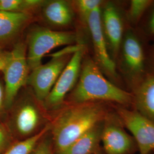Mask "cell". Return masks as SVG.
Returning a JSON list of instances; mask_svg holds the SVG:
<instances>
[{"label":"cell","mask_w":154,"mask_h":154,"mask_svg":"<svg viewBox=\"0 0 154 154\" xmlns=\"http://www.w3.org/2000/svg\"><path fill=\"white\" fill-rule=\"evenodd\" d=\"M132 94V109L154 123V72H149Z\"/></svg>","instance_id":"12"},{"label":"cell","mask_w":154,"mask_h":154,"mask_svg":"<svg viewBox=\"0 0 154 154\" xmlns=\"http://www.w3.org/2000/svg\"><path fill=\"white\" fill-rule=\"evenodd\" d=\"M104 1L101 0H78L75 4L83 22L86 25L90 15L95 9L100 8Z\"/></svg>","instance_id":"21"},{"label":"cell","mask_w":154,"mask_h":154,"mask_svg":"<svg viewBox=\"0 0 154 154\" xmlns=\"http://www.w3.org/2000/svg\"><path fill=\"white\" fill-rule=\"evenodd\" d=\"M71 99L75 104L107 102L131 109L134 102L133 94L108 79L90 57L83 60L78 81Z\"/></svg>","instance_id":"1"},{"label":"cell","mask_w":154,"mask_h":154,"mask_svg":"<svg viewBox=\"0 0 154 154\" xmlns=\"http://www.w3.org/2000/svg\"><path fill=\"white\" fill-rule=\"evenodd\" d=\"M103 122L93 127L70 146L57 154H94L100 147Z\"/></svg>","instance_id":"13"},{"label":"cell","mask_w":154,"mask_h":154,"mask_svg":"<svg viewBox=\"0 0 154 154\" xmlns=\"http://www.w3.org/2000/svg\"><path fill=\"white\" fill-rule=\"evenodd\" d=\"M106 154L105 152H104V151H103V150L102 149H100L95 153V154Z\"/></svg>","instance_id":"27"},{"label":"cell","mask_w":154,"mask_h":154,"mask_svg":"<svg viewBox=\"0 0 154 154\" xmlns=\"http://www.w3.org/2000/svg\"><path fill=\"white\" fill-rule=\"evenodd\" d=\"M100 12L101 7L94 11L90 15L87 23L93 45L95 56L94 60L109 80L117 86L126 89L117 71L116 62L110 55L102 27Z\"/></svg>","instance_id":"5"},{"label":"cell","mask_w":154,"mask_h":154,"mask_svg":"<svg viewBox=\"0 0 154 154\" xmlns=\"http://www.w3.org/2000/svg\"><path fill=\"white\" fill-rule=\"evenodd\" d=\"M49 129V126L46 127L41 131L35 135L14 144L4 154H32L39 140Z\"/></svg>","instance_id":"18"},{"label":"cell","mask_w":154,"mask_h":154,"mask_svg":"<svg viewBox=\"0 0 154 154\" xmlns=\"http://www.w3.org/2000/svg\"><path fill=\"white\" fill-rule=\"evenodd\" d=\"M85 52V47L83 45L72 54L49 94L45 99L46 107L55 109L60 106L66 94L75 87L80 75Z\"/></svg>","instance_id":"11"},{"label":"cell","mask_w":154,"mask_h":154,"mask_svg":"<svg viewBox=\"0 0 154 154\" xmlns=\"http://www.w3.org/2000/svg\"><path fill=\"white\" fill-rule=\"evenodd\" d=\"M149 42L137 28H127L116 63L125 88L131 93L149 73Z\"/></svg>","instance_id":"3"},{"label":"cell","mask_w":154,"mask_h":154,"mask_svg":"<svg viewBox=\"0 0 154 154\" xmlns=\"http://www.w3.org/2000/svg\"><path fill=\"white\" fill-rule=\"evenodd\" d=\"M29 67L26 48L22 43L17 44L11 52L3 70L5 82V103L11 106L20 89L27 82Z\"/></svg>","instance_id":"9"},{"label":"cell","mask_w":154,"mask_h":154,"mask_svg":"<svg viewBox=\"0 0 154 154\" xmlns=\"http://www.w3.org/2000/svg\"><path fill=\"white\" fill-rule=\"evenodd\" d=\"M153 154V152H152V153H151V154Z\"/></svg>","instance_id":"28"},{"label":"cell","mask_w":154,"mask_h":154,"mask_svg":"<svg viewBox=\"0 0 154 154\" xmlns=\"http://www.w3.org/2000/svg\"><path fill=\"white\" fill-rule=\"evenodd\" d=\"M75 40V35L70 32L54 31L45 28L34 30L28 39L26 54L30 70L40 66L42 58L51 50L59 46L72 44Z\"/></svg>","instance_id":"4"},{"label":"cell","mask_w":154,"mask_h":154,"mask_svg":"<svg viewBox=\"0 0 154 154\" xmlns=\"http://www.w3.org/2000/svg\"><path fill=\"white\" fill-rule=\"evenodd\" d=\"M43 2L40 0H0V11L28 13V10L38 7Z\"/></svg>","instance_id":"19"},{"label":"cell","mask_w":154,"mask_h":154,"mask_svg":"<svg viewBox=\"0 0 154 154\" xmlns=\"http://www.w3.org/2000/svg\"><path fill=\"white\" fill-rule=\"evenodd\" d=\"M32 154H51V149L49 142L48 140L41 142L35 148Z\"/></svg>","instance_id":"22"},{"label":"cell","mask_w":154,"mask_h":154,"mask_svg":"<svg viewBox=\"0 0 154 154\" xmlns=\"http://www.w3.org/2000/svg\"><path fill=\"white\" fill-rule=\"evenodd\" d=\"M3 97H4V92H3V88L1 86V84L0 83V109L1 107V105L2 103L3 100Z\"/></svg>","instance_id":"26"},{"label":"cell","mask_w":154,"mask_h":154,"mask_svg":"<svg viewBox=\"0 0 154 154\" xmlns=\"http://www.w3.org/2000/svg\"><path fill=\"white\" fill-rule=\"evenodd\" d=\"M154 2V0H130L125 1V17L127 26L135 29L138 28Z\"/></svg>","instance_id":"16"},{"label":"cell","mask_w":154,"mask_h":154,"mask_svg":"<svg viewBox=\"0 0 154 154\" xmlns=\"http://www.w3.org/2000/svg\"><path fill=\"white\" fill-rule=\"evenodd\" d=\"M101 142L106 154H135L138 151L135 139L127 132L113 107L103 122Z\"/></svg>","instance_id":"7"},{"label":"cell","mask_w":154,"mask_h":154,"mask_svg":"<svg viewBox=\"0 0 154 154\" xmlns=\"http://www.w3.org/2000/svg\"><path fill=\"white\" fill-rule=\"evenodd\" d=\"M44 15L49 22L60 26L67 25L72 20V12L70 6L62 0L49 2L45 8Z\"/></svg>","instance_id":"15"},{"label":"cell","mask_w":154,"mask_h":154,"mask_svg":"<svg viewBox=\"0 0 154 154\" xmlns=\"http://www.w3.org/2000/svg\"><path fill=\"white\" fill-rule=\"evenodd\" d=\"M125 1H107L101 6V23L110 55L116 62L128 26L125 17Z\"/></svg>","instance_id":"6"},{"label":"cell","mask_w":154,"mask_h":154,"mask_svg":"<svg viewBox=\"0 0 154 154\" xmlns=\"http://www.w3.org/2000/svg\"><path fill=\"white\" fill-rule=\"evenodd\" d=\"M149 72H154V44L149 48Z\"/></svg>","instance_id":"23"},{"label":"cell","mask_w":154,"mask_h":154,"mask_svg":"<svg viewBox=\"0 0 154 154\" xmlns=\"http://www.w3.org/2000/svg\"><path fill=\"white\" fill-rule=\"evenodd\" d=\"M38 120V114L35 108L32 105H25L18 111L17 116V129L22 134H29L35 128Z\"/></svg>","instance_id":"17"},{"label":"cell","mask_w":154,"mask_h":154,"mask_svg":"<svg viewBox=\"0 0 154 154\" xmlns=\"http://www.w3.org/2000/svg\"><path fill=\"white\" fill-rule=\"evenodd\" d=\"M123 125L135 139L139 154L154 151V123L136 111L121 106L112 105Z\"/></svg>","instance_id":"8"},{"label":"cell","mask_w":154,"mask_h":154,"mask_svg":"<svg viewBox=\"0 0 154 154\" xmlns=\"http://www.w3.org/2000/svg\"><path fill=\"white\" fill-rule=\"evenodd\" d=\"M5 142V135L2 130L0 128V149L4 145Z\"/></svg>","instance_id":"25"},{"label":"cell","mask_w":154,"mask_h":154,"mask_svg":"<svg viewBox=\"0 0 154 154\" xmlns=\"http://www.w3.org/2000/svg\"><path fill=\"white\" fill-rule=\"evenodd\" d=\"M9 57V52H2L0 51V71H3L5 67Z\"/></svg>","instance_id":"24"},{"label":"cell","mask_w":154,"mask_h":154,"mask_svg":"<svg viewBox=\"0 0 154 154\" xmlns=\"http://www.w3.org/2000/svg\"><path fill=\"white\" fill-rule=\"evenodd\" d=\"M29 13L0 11V42L13 38L30 20Z\"/></svg>","instance_id":"14"},{"label":"cell","mask_w":154,"mask_h":154,"mask_svg":"<svg viewBox=\"0 0 154 154\" xmlns=\"http://www.w3.org/2000/svg\"><path fill=\"white\" fill-rule=\"evenodd\" d=\"M153 154H154V152H153Z\"/></svg>","instance_id":"29"},{"label":"cell","mask_w":154,"mask_h":154,"mask_svg":"<svg viewBox=\"0 0 154 154\" xmlns=\"http://www.w3.org/2000/svg\"><path fill=\"white\" fill-rule=\"evenodd\" d=\"M110 110L102 103H86L75 104L61 112L53 126L57 152L103 121Z\"/></svg>","instance_id":"2"},{"label":"cell","mask_w":154,"mask_h":154,"mask_svg":"<svg viewBox=\"0 0 154 154\" xmlns=\"http://www.w3.org/2000/svg\"><path fill=\"white\" fill-rule=\"evenodd\" d=\"M71 57L68 54L56 55L48 63L32 70L26 83L32 87L39 100L46 98Z\"/></svg>","instance_id":"10"},{"label":"cell","mask_w":154,"mask_h":154,"mask_svg":"<svg viewBox=\"0 0 154 154\" xmlns=\"http://www.w3.org/2000/svg\"><path fill=\"white\" fill-rule=\"evenodd\" d=\"M137 29L149 41H154V2Z\"/></svg>","instance_id":"20"}]
</instances>
